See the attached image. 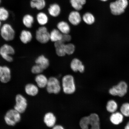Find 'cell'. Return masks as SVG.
Returning a JSON list of instances; mask_svg holds the SVG:
<instances>
[{
    "mask_svg": "<svg viewBox=\"0 0 129 129\" xmlns=\"http://www.w3.org/2000/svg\"><path fill=\"white\" fill-rule=\"evenodd\" d=\"M70 68L74 72H79L83 73L85 70V66L80 59L75 58L72 60L70 63Z\"/></svg>",
    "mask_w": 129,
    "mask_h": 129,
    "instance_id": "11",
    "label": "cell"
},
{
    "mask_svg": "<svg viewBox=\"0 0 129 129\" xmlns=\"http://www.w3.org/2000/svg\"><path fill=\"white\" fill-rule=\"evenodd\" d=\"M128 85L124 81H121L117 85L110 88L109 93L113 96L122 97L125 96L128 91Z\"/></svg>",
    "mask_w": 129,
    "mask_h": 129,
    "instance_id": "3",
    "label": "cell"
},
{
    "mask_svg": "<svg viewBox=\"0 0 129 129\" xmlns=\"http://www.w3.org/2000/svg\"><path fill=\"white\" fill-rule=\"evenodd\" d=\"M15 50L13 47L9 44H5L0 48V55L5 60L9 62L13 61L12 55L15 54Z\"/></svg>",
    "mask_w": 129,
    "mask_h": 129,
    "instance_id": "5",
    "label": "cell"
},
{
    "mask_svg": "<svg viewBox=\"0 0 129 129\" xmlns=\"http://www.w3.org/2000/svg\"><path fill=\"white\" fill-rule=\"evenodd\" d=\"M120 112L124 116L129 117V103H125L122 105L120 108Z\"/></svg>",
    "mask_w": 129,
    "mask_h": 129,
    "instance_id": "30",
    "label": "cell"
},
{
    "mask_svg": "<svg viewBox=\"0 0 129 129\" xmlns=\"http://www.w3.org/2000/svg\"><path fill=\"white\" fill-rule=\"evenodd\" d=\"M82 18L78 11H72L69 14L68 20L72 25L77 26L79 24L81 21Z\"/></svg>",
    "mask_w": 129,
    "mask_h": 129,
    "instance_id": "13",
    "label": "cell"
},
{
    "mask_svg": "<svg viewBox=\"0 0 129 129\" xmlns=\"http://www.w3.org/2000/svg\"><path fill=\"white\" fill-rule=\"evenodd\" d=\"M38 87L32 83H29L26 85L25 87V92L29 95L36 96L39 92Z\"/></svg>",
    "mask_w": 129,
    "mask_h": 129,
    "instance_id": "20",
    "label": "cell"
},
{
    "mask_svg": "<svg viewBox=\"0 0 129 129\" xmlns=\"http://www.w3.org/2000/svg\"><path fill=\"white\" fill-rule=\"evenodd\" d=\"M46 88L48 93L57 94L60 92L62 86L59 80L56 77H52L48 79Z\"/></svg>",
    "mask_w": 129,
    "mask_h": 129,
    "instance_id": "6",
    "label": "cell"
},
{
    "mask_svg": "<svg viewBox=\"0 0 129 129\" xmlns=\"http://www.w3.org/2000/svg\"><path fill=\"white\" fill-rule=\"evenodd\" d=\"M128 0H116L109 4V9L112 15L119 16L123 14L128 7Z\"/></svg>",
    "mask_w": 129,
    "mask_h": 129,
    "instance_id": "1",
    "label": "cell"
},
{
    "mask_svg": "<svg viewBox=\"0 0 129 129\" xmlns=\"http://www.w3.org/2000/svg\"><path fill=\"white\" fill-rule=\"evenodd\" d=\"M43 70H44L40 66L37 64L33 66L31 69V72L32 73L37 75L41 74Z\"/></svg>",
    "mask_w": 129,
    "mask_h": 129,
    "instance_id": "33",
    "label": "cell"
},
{
    "mask_svg": "<svg viewBox=\"0 0 129 129\" xmlns=\"http://www.w3.org/2000/svg\"><path fill=\"white\" fill-rule=\"evenodd\" d=\"M0 34L5 41L9 42L14 40L15 36V32L10 24L5 23L0 29Z\"/></svg>",
    "mask_w": 129,
    "mask_h": 129,
    "instance_id": "4",
    "label": "cell"
},
{
    "mask_svg": "<svg viewBox=\"0 0 129 129\" xmlns=\"http://www.w3.org/2000/svg\"><path fill=\"white\" fill-rule=\"evenodd\" d=\"M65 43L61 41L54 43V46L55 48L56 54L60 57H62L66 54L65 50Z\"/></svg>",
    "mask_w": 129,
    "mask_h": 129,
    "instance_id": "18",
    "label": "cell"
},
{
    "mask_svg": "<svg viewBox=\"0 0 129 129\" xmlns=\"http://www.w3.org/2000/svg\"><path fill=\"white\" fill-rule=\"evenodd\" d=\"M61 8L58 4H51L48 8V13L52 17H57L61 12Z\"/></svg>",
    "mask_w": 129,
    "mask_h": 129,
    "instance_id": "19",
    "label": "cell"
},
{
    "mask_svg": "<svg viewBox=\"0 0 129 129\" xmlns=\"http://www.w3.org/2000/svg\"><path fill=\"white\" fill-rule=\"evenodd\" d=\"M6 124L9 126H14L20 121L21 119L20 113L15 109L8 111L4 117Z\"/></svg>",
    "mask_w": 129,
    "mask_h": 129,
    "instance_id": "7",
    "label": "cell"
},
{
    "mask_svg": "<svg viewBox=\"0 0 129 129\" xmlns=\"http://www.w3.org/2000/svg\"><path fill=\"white\" fill-rule=\"evenodd\" d=\"M57 27L58 30L62 34H67L70 33L71 31L70 26L67 22L61 21L57 24Z\"/></svg>",
    "mask_w": 129,
    "mask_h": 129,
    "instance_id": "21",
    "label": "cell"
},
{
    "mask_svg": "<svg viewBox=\"0 0 129 129\" xmlns=\"http://www.w3.org/2000/svg\"><path fill=\"white\" fill-rule=\"evenodd\" d=\"M11 78V71L6 66H0V80L2 83H7Z\"/></svg>",
    "mask_w": 129,
    "mask_h": 129,
    "instance_id": "10",
    "label": "cell"
},
{
    "mask_svg": "<svg viewBox=\"0 0 129 129\" xmlns=\"http://www.w3.org/2000/svg\"><path fill=\"white\" fill-rule=\"evenodd\" d=\"M52 129H65L62 126L59 125H55L53 127Z\"/></svg>",
    "mask_w": 129,
    "mask_h": 129,
    "instance_id": "36",
    "label": "cell"
},
{
    "mask_svg": "<svg viewBox=\"0 0 129 129\" xmlns=\"http://www.w3.org/2000/svg\"><path fill=\"white\" fill-rule=\"evenodd\" d=\"M124 129H129V124L127 123L126 125L125 126Z\"/></svg>",
    "mask_w": 129,
    "mask_h": 129,
    "instance_id": "37",
    "label": "cell"
},
{
    "mask_svg": "<svg viewBox=\"0 0 129 129\" xmlns=\"http://www.w3.org/2000/svg\"><path fill=\"white\" fill-rule=\"evenodd\" d=\"M90 127V129H101L100 123L93 124Z\"/></svg>",
    "mask_w": 129,
    "mask_h": 129,
    "instance_id": "35",
    "label": "cell"
},
{
    "mask_svg": "<svg viewBox=\"0 0 129 129\" xmlns=\"http://www.w3.org/2000/svg\"><path fill=\"white\" fill-rule=\"evenodd\" d=\"M50 40L53 42L61 41L63 34L58 29H54L50 33Z\"/></svg>",
    "mask_w": 129,
    "mask_h": 129,
    "instance_id": "22",
    "label": "cell"
},
{
    "mask_svg": "<svg viewBox=\"0 0 129 129\" xmlns=\"http://www.w3.org/2000/svg\"><path fill=\"white\" fill-rule=\"evenodd\" d=\"M72 39V37L69 34H63L62 41L65 43L66 42H69Z\"/></svg>",
    "mask_w": 129,
    "mask_h": 129,
    "instance_id": "34",
    "label": "cell"
},
{
    "mask_svg": "<svg viewBox=\"0 0 129 129\" xmlns=\"http://www.w3.org/2000/svg\"><path fill=\"white\" fill-rule=\"evenodd\" d=\"M79 125L81 129H89L90 124L88 116L83 117L80 119Z\"/></svg>",
    "mask_w": 129,
    "mask_h": 129,
    "instance_id": "29",
    "label": "cell"
},
{
    "mask_svg": "<svg viewBox=\"0 0 129 129\" xmlns=\"http://www.w3.org/2000/svg\"><path fill=\"white\" fill-rule=\"evenodd\" d=\"M99 1L102 2H107L108 1H109V0H99Z\"/></svg>",
    "mask_w": 129,
    "mask_h": 129,
    "instance_id": "38",
    "label": "cell"
},
{
    "mask_svg": "<svg viewBox=\"0 0 129 129\" xmlns=\"http://www.w3.org/2000/svg\"><path fill=\"white\" fill-rule=\"evenodd\" d=\"M37 20L38 23L41 26H43L48 23V18L45 13L41 12L37 14Z\"/></svg>",
    "mask_w": 129,
    "mask_h": 129,
    "instance_id": "27",
    "label": "cell"
},
{
    "mask_svg": "<svg viewBox=\"0 0 129 129\" xmlns=\"http://www.w3.org/2000/svg\"><path fill=\"white\" fill-rule=\"evenodd\" d=\"M75 45L71 43L65 44V50L66 54L71 55L74 54L75 51Z\"/></svg>",
    "mask_w": 129,
    "mask_h": 129,
    "instance_id": "32",
    "label": "cell"
},
{
    "mask_svg": "<svg viewBox=\"0 0 129 129\" xmlns=\"http://www.w3.org/2000/svg\"><path fill=\"white\" fill-rule=\"evenodd\" d=\"M8 11L4 7H0V20L5 21L7 20L9 17Z\"/></svg>",
    "mask_w": 129,
    "mask_h": 129,
    "instance_id": "31",
    "label": "cell"
},
{
    "mask_svg": "<svg viewBox=\"0 0 129 129\" xmlns=\"http://www.w3.org/2000/svg\"><path fill=\"white\" fill-rule=\"evenodd\" d=\"M35 37L37 41L42 44H46L50 40V34L46 27H39L36 32Z\"/></svg>",
    "mask_w": 129,
    "mask_h": 129,
    "instance_id": "8",
    "label": "cell"
},
{
    "mask_svg": "<svg viewBox=\"0 0 129 129\" xmlns=\"http://www.w3.org/2000/svg\"><path fill=\"white\" fill-rule=\"evenodd\" d=\"M106 109L108 112L112 113L117 112L118 108V105L115 101L113 100L108 101L106 105Z\"/></svg>",
    "mask_w": 129,
    "mask_h": 129,
    "instance_id": "25",
    "label": "cell"
},
{
    "mask_svg": "<svg viewBox=\"0 0 129 129\" xmlns=\"http://www.w3.org/2000/svg\"><path fill=\"white\" fill-rule=\"evenodd\" d=\"M127 123L128 124H129V121L128 122H127Z\"/></svg>",
    "mask_w": 129,
    "mask_h": 129,
    "instance_id": "40",
    "label": "cell"
},
{
    "mask_svg": "<svg viewBox=\"0 0 129 129\" xmlns=\"http://www.w3.org/2000/svg\"><path fill=\"white\" fill-rule=\"evenodd\" d=\"M124 116L120 112L112 113L110 117V120L113 124L118 125L123 121Z\"/></svg>",
    "mask_w": 129,
    "mask_h": 129,
    "instance_id": "14",
    "label": "cell"
},
{
    "mask_svg": "<svg viewBox=\"0 0 129 129\" xmlns=\"http://www.w3.org/2000/svg\"><path fill=\"white\" fill-rule=\"evenodd\" d=\"M43 121L47 126L49 128H52L56 125V118L53 113L48 112L45 114Z\"/></svg>",
    "mask_w": 129,
    "mask_h": 129,
    "instance_id": "12",
    "label": "cell"
},
{
    "mask_svg": "<svg viewBox=\"0 0 129 129\" xmlns=\"http://www.w3.org/2000/svg\"><path fill=\"white\" fill-rule=\"evenodd\" d=\"M30 6L33 9L36 8L38 10H41L46 6V2L45 0H31Z\"/></svg>",
    "mask_w": 129,
    "mask_h": 129,
    "instance_id": "23",
    "label": "cell"
},
{
    "mask_svg": "<svg viewBox=\"0 0 129 129\" xmlns=\"http://www.w3.org/2000/svg\"><path fill=\"white\" fill-rule=\"evenodd\" d=\"M1 21L0 20V29H1Z\"/></svg>",
    "mask_w": 129,
    "mask_h": 129,
    "instance_id": "39",
    "label": "cell"
},
{
    "mask_svg": "<svg viewBox=\"0 0 129 129\" xmlns=\"http://www.w3.org/2000/svg\"><path fill=\"white\" fill-rule=\"evenodd\" d=\"M37 86L40 88L46 87L47 85L48 79L46 76L40 74L37 75L35 78Z\"/></svg>",
    "mask_w": 129,
    "mask_h": 129,
    "instance_id": "16",
    "label": "cell"
},
{
    "mask_svg": "<svg viewBox=\"0 0 129 129\" xmlns=\"http://www.w3.org/2000/svg\"><path fill=\"white\" fill-rule=\"evenodd\" d=\"M33 35L31 32L29 30H23L21 31L20 39L21 42L24 44H27L31 41Z\"/></svg>",
    "mask_w": 129,
    "mask_h": 129,
    "instance_id": "15",
    "label": "cell"
},
{
    "mask_svg": "<svg viewBox=\"0 0 129 129\" xmlns=\"http://www.w3.org/2000/svg\"><path fill=\"white\" fill-rule=\"evenodd\" d=\"M82 19L85 23L89 25H92L95 21L94 16L91 13L89 12L84 14Z\"/></svg>",
    "mask_w": 129,
    "mask_h": 129,
    "instance_id": "26",
    "label": "cell"
},
{
    "mask_svg": "<svg viewBox=\"0 0 129 129\" xmlns=\"http://www.w3.org/2000/svg\"><path fill=\"white\" fill-rule=\"evenodd\" d=\"M1 0H0V4H1Z\"/></svg>",
    "mask_w": 129,
    "mask_h": 129,
    "instance_id": "41",
    "label": "cell"
},
{
    "mask_svg": "<svg viewBox=\"0 0 129 129\" xmlns=\"http://www.w3.org/2000/svg\"><path fill=\"white\" fill-rule=\"evenodd\" d=\"M36 64L41 67L43 70L47 69L50 64L49 59L44 55L39 56L35 60Z\"/></svg>",
    "mask_w": 129,
    "mask_h": 129,
    "instance_id": "17",
    "label": "cell"
},
{
    "mask_svg": "<svg viewBox=\"0 0 129 129\" xmlns=\"http://www.w3.org/2000/svg\"><path fill=\"white\" fill-rule=\"evenodd\" d=\"M86 0H70V2L72 7L76 11H79L83 9V6L86 4Z\"/></svg>",
    "mask_w": 129,
    "mask_h": 129,
    "instance_id": "24",
    "label": "cell"
},
{
    "mask_svg": "<svg viewBox=\"0 0 129 129\" xmlns=\"http://www.w3.org/2000/svg\"><path fill=\"white\" fill-rule=\"evenodd\" d=\"M61 86L63 92L67 94H72L76 91L75 79L72 75H66L62 77Z\"/></svg>",
    "mask_w": 129,
    "mask_h": 129,
    "instance_id": "2",
    "label": "cell"
},
{
    "mask_svg": "<svg viewBox=\"0 0 129 129\" xmlns=\"http://www.w3.org/2000/svg\"><path fill=\"white\" fill-rule=\"evenodd\" d=\"M34 22V19L30 14H26L22 19V22L24 26L28 28H31Z\"/></svg>",
    "mask_w": 129,
    "mask_h": 129,
    "instance_id": "28",
    "label": "cell"
},
{
    "mask_svg": "<svg viewBox=\"0 0 129 129\" xmlns=\"http://www.w3.org/2000/svg\"><path fill=\"white\" fill-rule=\"evenodd\" d=\"M16 104L14 109L20 113L25 112L27 106V101L25 98L22 95L18 94L16 97Z\"/></svg>",
    "mask_w": 129,
    "mask_h": 129,
    "instance_id": "9",
    "label": "cell"
}]
</instances>
